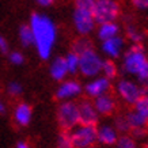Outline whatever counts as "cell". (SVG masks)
<instances>
[{"label":"cell","instance_id":"obj_3","mask_svg":"<svg viewBox=\"0 0 148 148\" xmlns=\"http://www.w3.org/2000/svg\"><path fill=\"white\" fill-rule=\"evenodd\" d=\"M120 3L117 0H95L92 5V16L95 23L116 22L120 16Z\"/></svg>","mask_w":148,"mask_h":148},{"label":"cell","instance_id":"obj_22","mask_svg":"<svg viewBox=\"0 0 148 148\" xmlns=\"http://www.w3.org/2000/svg\"><path fill=\"white\" fill-rule=\"evenodd\" d=\"M19 41L25 48H29V46H33L34 45V38H33V33H32V29L29 25H23V26L19 27Z\"/></svg>","mask_w":148,"mask_h":148},{"label":"cell","instance_id":"obj_10","mask_svg":"<svg viewBox=\"0 0 148 148\" xmlns=\"http://www.w3.org/2000/svg\"><path fill=\"white\" fill-rule=\"evenodd\" d=\"M83 91V87L77 80L73 79H65L60 83V86L56 90V98L61 102L65 101H73V99L79 97Z\"/></svg>","mask_w":148,"mask_h":148},{"label":"cell","instance_id":"obj_31","mask_svg":"<svg viewBox=\"0 0 148 148\" xmlns=\"http://www.w3.org/2000/svg\"><path fill=\"white\" fill-rule=\"evenodd\" d=\"M133 7L137 10H147L148 8V0H132Z\"/></svg>","mask_w":148,"mask_h":148},{"label":"cell","instance_id":"obj_8","mask_svg":"<svg viewBox=\"0 0 148 148\" xmlns=\"http://www.w3.org/2000/svg\"><path fill=\"white\" fill-rule=\"evenodd\" d=\"M72 19H73V27L80 37H88L97 26L91 10L75 8Z\"/></svg>","mask_w":148,"mask_h":148},{"label":"cell","instance_id":"obj_18","mask_svg":"<svg viewBox=\"0 0 148 148\" xmlns=\"http://www.w3.org/2000/svg\"><path fill=\"white\" fill-rule=\"evenodd\" d=\"M97 36L101 40V42L106 40H110L113 37L120 36V26L117 25V22L99 23L98 27H97Z\"/></svg>","mask_w":148,"mask_h":148},{"label":"cell","instance_id":"obj_32","mask_svg":"<svg viewBox=\"0 0 148 148\" xmlns=\"http://www.w3.org/2000/svg\"><path fill=\"white\" fill-rule=\"evenodd\" d=\"M10 45H8V41L5 40V37H3L0 34V52L1 53H8Z\"/></svg>","mask_w":148,"mask_h":148},{"label":"cell","instance_id":"obj_24","mask_svg":"<svg viewBox=\"0 0 148 148\" xmlns=\"http://www.w3.org/2000/svg\"><path fill=\"white\" fill-rule=\"evenodd\" d=\"M116 148H137V144H136L133 136L122 135L118 136L116 141Z\"/></svg>","mask_w":148,"mask_h":148},{"label":"cell","instance_id":"obj_25","mask_svg":"<svg viewBox=\"0 0 148 148\" xmlns=\"http://www.w3.org/2000/svg\"><path fill=\"white\" fill-rule=\"evenodd\" d=\"M133 106H135L136 112L140 113L144 118H147L148 120V94H144L143 97L133 105Z\"/></svg>","mask_w":148,"mask_h":148},{"label":"cell","instance_id":"obj_36","mask_svg":"<svg viewBox=\"0 0 148 148\" xmlns=\"http://www.w3.org/2000/svg\"><path fill=\"white\" fill-rule=\"evenodd\" d=\"M91 148H95V147H91Z\"/></svg>","mask_w":148,"mask_h":148},{"label":"cell","instance_id":"obj_11","mask_svg":"<svg viewBox=\"0 0 148 148\" xmlns=\"http://www.w3.org/2000/svg\"><path fill=\"white\" fill-rule=\"evenodd\" d=\"M129 126V132H132V136L135 137H143L145 135V130H147V125H148V120L144 118L140 113H137L133 109L130 112L124 114Z\"/></svg>","mask_w":148,"mask_h":148},{"label":"cell","instance_id":"obj_14","mask_svg":"<svg viewBox=\"0 0 148 148\" xmlns=\"http://www.w3.org/2000/svg\"><path fill=\"white\" fill-rule=\"evenodd\" d=\"M92 103H94V106L99 116H110V114H113L116 112V108H117L116 98L112 94L101 95L98 98H95L92 101Z\"/></svg>","mask_w":148,"mask_h":148},{"label":"cell","instance_id":"obj_34","mask_svg":"<svg viewBox=\"0 0 148 148\" xmlns=\"http://www.w3.org/2000/svg\"><path fill=\"white\" fill-rule=\"evenodd\" d=\"M15 148H30V145L26 143V141H19L18 144H16V147Z\"/></svg>","mask_w":148,"mask_h":148},{"label":"cell","instance_id":"obj_5","mask_svg":"<svg viewBox=\"0 0 148 148\" xmlns=\"http://www.w3.org/2000/svg\"><path fill=\"white\" fill-rule=\"evenodd\" d=\"M116 92L120 98L128 105H135L144 94L145 90L135 80L120 79L116 84Z\"/></svg>","mask_w":148,"mask_h":148},{"label":"cell","instance_id":"obj_1","mask_svg":"<svg viewBox=\"0 0 148 148\" xmlns=\"http://www.w3.org/2000/svg\"><path fill=\"white\" fill-rule=\"evenodd\" d=\"M29 26L32 29L37 53L42 60H48L52 56L53 48L57 41V26L48 15L33 14Z\"/></svg>","mask_w":148,"mask_h":148},{"label":"cell","instance_id":"obj_21","mask_svg":"<svg viewBox=\"0 0 148 148\" xmlns=\"http://www.w3.org/2000/svg\"><path fill=\"white\" fill-rule=\"evenodd\" d=\"M64 60H65V65H67L68 73L75 75V73L79 72V54L71 50V52H68V53L64 56Z\"/></svg>","mask_w":148,"mask_h":148},{"label":"cell","instance_id":"obj_12","mask_svg":"<svg viewBox=\"0 0 148 148\" xmlns=\"http://www.w3.org/2000/svg\"><path fill=\"white\" fill-rule=\"evenodd\" d=\"M79 109V124L82 125H97L99 114L95 109L94 103L88 99H83L77 103Z\"/></svg>","mask_w":148,"mask_h":148},{"label":"cell","instance_id":"obj_7","mask_svg":"<svg viewBox=\"0 0 148 148\" xmlns=\"http://www.w3.org/2000/svg\"><path fill=\"white\" fill-rule=\"evenodd\" d=\"M57 121L64 130H72L79 125V109L73 101L61 102L57 109Z\"/></svg>","mask_w":148,"mask_h":148},{"label":"cell","instance_id":"obj_16","mask_svg":"<svg viewBox=\"0 0 148 148\" xmlns=\"http://www.w3.org/2000/svg\"><path fill=\"white\" fill-rule=\"evenodd\" d=\"M33 116L32 106L26 102L18 103L14 109V121L16 122L19 126H26L30 124Z\"/></svg>","mask_w":148,"mask_h":148},{"label":"cell","instance_id":"obj_20","mask_svg":"<svg viewBox=\"0 0 148 148\" xmlns=\"http://www.w3.org/2000/svg\"><path fill=\"white\" fill-rule=\"evenodd\" d=\"M118 73V68H117L116 63L108 58V60H103L102 63V68H101V75L105 77H108L109 80H113Z\"/></svg>","mask_w":148,"mask_h":148},{"label":"cell","instance_id":"obj_33","mask_svg":"<svg viewBox=\"0 0 148 148\" xmlns=\"http://www.w3.org/2000/svg\"><path fill=\"white\" fill-rule=\"evenodd\" d=\"M34 1L41 7H49L54 3V0H34Z\"/></svg>","mask_w":148,"mask_h":148},{"label":"cell","instance_id":"obj_13","mask_svg":"<svg viewBox=\"0 0 148 148\" xmlns=\"http://www.w3.org/2000/svg\"><path fill=\"white\" fill-rule=\"evenodd\" d=\"M124 48H125V41L120 36L101 42V49H102L103 54L108 56V58H110V60L120 57L124 53Z\"/></svg>","mask_w":148,"mask_h":148},{"label":"cell","instance_id":"obj_29","mask_svg":"<svg viewBox=\"0 0 148 148\" xmlns=\"http://www.w3.org/2000/svg\"><path fill=\"white\" fill-rule=\"evenodd\" d=\"M8 61L12 65H22L25 63V56L18 50H14L8 53Z\"/></svg>","mask_w":148,"mask_h":148},{"label":"cell","instance_id":"obj_35","mask_svg":"<svg viewBox=\"0 0 148 148\" xmlns=\"http://www.w3.org/2000/svg\"><path fill=\"white\" fill-rule=\"evenodd\" d=\"M4 112H5V103L3 99L0 98V114H3Z\"/></svg>","mask_w":148,"mask_h":148},{"label":"cell","instance_id":"obj_30","mask_svg":"<svg viewBox=\"0 0 148 148\" xmlns=\"http://www.w3.org/2000/svg\"><path fill=\"white\" fill-rule=\"evenodd\" d=\"M94 3L95 0H75V8H84V10H91L92 11Z\"/></svg>","mask_w":148,"mask_h":148},{"label":"cell","instance_id":"obj_19","mask_svg":"<svg viewBox=\"0 0 148 148\" xmlns=\"http://www.w3.org/2000/svg\"><path fill=\"white\" fill-rule=\"evenodd\" d=\"M125 34L126 38L133 44V45H141V42L144 41V32L137 27L135 23H128L125 27Z\"/></svg>","mask_w":148,"mask_h":148},{"label":"cell","instance_id":"obj_28","mask_svg":"<svg viewBox=\"0 0 148 148\" xmlns=\"http://www.w3.org/2000/svg\"><path fill=\"white\" fill-rule=\"evenodd\" d=\"M22 91H23V87L18 82H10L7 84V92H8L10 97H19L22 94Z\"/></svg>","mask_w":148,"mask_h":148},{"label":"cell","instance_id":"obj_6","mask_svg":"<svg viewBox=\"0 0 148 148\" xmlns=\"http://www.w3.org/2000/svg\"><path fill=\"white\" fill-rule=\"evenodd\" d=\"M73 148H91L97 143V126L76 125L69 132Z\"/></svg>","mask_w":148,"mask_h":148},{"label":"cell","instance_id":"obj_4","mask_svg":"<svg viewBox=\"0 0 148 148\" xmlns=\"http://www.w3.org/2000/svg\"><path fill=\"white\" fill-rule=\"evenodd\" d=\"M103 58L94 50V48L79 54V73L84 77H95L101 73Z\"/></svg>","mask_w":148,"mask_h":148},{"label":"cell","instance_id":"obj_9","mask_svg":"<svg viewBox=\"0 0 148 148\" xmlns=\"http://www.w3.org/2000/svg\"><path fill=\"white\" fill-rule=\"evenodd\" d=\"M112 88V80H109L108 77L105 76H95L91 77L90 80L87 82V84L84 86V92L88 98H98L101 95L109 94V91Z\"/></svg>","mask_w":148,"mask_h":148},{"label":"cell","instance_id":"obj_2","mask_svg":"<svg viewBox=\"0 0 148 148\" xmlns=\"http://www.w3.org/2000/svg\"><path fill=\"white\" fill-rule=\"evenodd\" d=\"M148 67V57L141 45H132L122 54V69L125 73L137 77Z\"/></svg>","mask_w":148,"mask_h":148},{"label":"cell","instance_id":"obj_17","mask_svg":"<svg viewBox=\"0 0 148 148\" xmlns=\"http://www.w3.org/2000/svg\"><path fill=\"white\" fill-rule=\"evenodd\" d=\"M49 73L52 76V79H54L56 82H63L67 79V75H69V73H68L64 57L58 56V57H54L52 60L49 67Z\"/></svg>","mask_w":148,"mask_h":148},{"label":"cell","instance_id":"obj_15","mask_svg":"<svg viewBox=\"0 0 148 148\" xmlns=\"http://www.w3.org/2000/svg\"><path fill=\"white\" fill-rule=\"evenodd\" d=\"M118 139V132L110 124H103L97 128V141L103 145H113Z\"/></svg>","mask_w":148,"mask_h":148},{"label":"cell","instance_id":"obj_23","mask_svg":"<svg viewBox=\"0 0 148 148\" xmlns=\"http://www.w3.org/2000/svg\"><path fill=\"white\" fill-rule=\"evenodd\" d=\"M92 48V44H91V41L88 40V37H79L75 42H73V45H72V52H75V53L80 54L86 50H88Z\"/></svg>","mask_w":148,"mask_h":148},{"label":"cell","instance_id":"obj_26","mask_svg":"<svg viewBox=\"0 0 148 148\" xmlns=\"http://www.w3.org/2000/svg\"><path fill=\"white\" fill-rule=\"evenodd\" d=\"M114 128H116L117 132H121L124 135H126L128 132H129V126H128V122H126V118L125 116L122 114V116H118L116 117V120H114Z\"/></svg>","mask_w":148,"mask_h":148},{"label":"cell","instance_id":"obj_27","mask_svg":"<svg viewBox=\"0 0 148 148\" xmlns=\"http://www.w3.org/2000/svg\"><path fill=\"white\" fill-rule=\"evenodd\" d=\"M57 148H73V144H72V140H71V135H69V132L64 130L63 133L58 136Z\"/></svg>","mask_w":148,"mask_h":148}]
</instances>
